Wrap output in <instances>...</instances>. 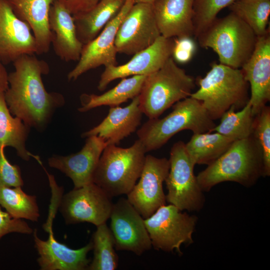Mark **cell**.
I'll return each instance as SVG.
<instances>
[{
  "instance_id": "ac0fdd59",
  "label": "cell",
  "mask_w": 270,
  "mask_h": 270,
  "mask_svg": "<svg viewBox=\"0 0 270 270\" xmlns=\"http://www.w3.org/2000/svg\"><path fill=\"white\" fill-rule=\"evenodd\" d=\"M84 145L78 152L68 156L54 155L48 160V166L70 178L74 188L93 182V176L101 154L108 145L100 138H86Z\"/></svg>"
},
{
  "instance_id": "ba28073f",
  "label": "cell",
  "mask_w": 270,
  "mask_h": 270,
  "mask_svg": "<svg viewBox=\"0 0 270 270\" xmlns=\"http://www.w3.org/2000/svg\"><path fill=\"white\" fill-rule=\"evenodd\" d=\"M170 170L165 180L166 200L180 210L198 211L205 199L194 168L196 165L188 153L185 143H174L170 151Z\"/></svg>"
},
{
  "instance_id": "603a6c76",
  "label": "cell",
  "mask_w": 270,
  "mask_h": 270,
  "mask_svg": "<svg viewBox=\"0 0 270 270\" xmlns=\"http://www.w3.org/2000/svg\"><path fill=\"white\" fill-rule=\"evenodd\" d=\"M6 0L16 16L30 27L36 44V54L47 53L52 38L49 28V12L54 0Z\"/></svg>"
},
{
  "instance_id": "4fadbf2b",
  "label": "cell",
  "mask_w": 270,
  "mask_h": 270,
  "mask_svg": "<svg viewBox=\"0 0 270 270\" xmlns=\"http://www.w3.org/2000/svg\"><path fill=\"white\" fill-rule=\"evenodd\" d=\"M110 218L116 250L140 256L152 248L144 218L127 198H120L113 204Z\"/></svg>"
},
{
  "instance_id": "8992f818",
  "label": "cell",
  "mask_w": 270,
  "mask_h": 270,
  "mask_svg": "<svg viewBox=\"0 0 270 270\" xmlns=\"http://www.w3.org/2000/svg\"><path fill=\"white\" fill-rule=\"evenodd\" d=\"M146 152L138 139L126 148L107 145L94 172L93 182L112 198L127 194L141 174Z\"/></svg>"
},
{
  "instance_id": "d4e9b609",
  "label": "cell",
  "mask_w": 270,
  "mask_h": 270,
  "mask_svg": "<svg viewBox=\"0 0 270 270\" xmlns=\"http://www.w3.org/2000/svg\"><path fill=\"white\" fill-rule=\"evenodd\" d=\"M146 76H134L122 78L116 86L100 95L82 94L78 112H84L102 106H118L130 99H133L139 95Z\"/></svg>"
},
{
  "instance_id": "7a4b0ae2",
  "label": "cell",
  "mask_w": 270,
  "mask_h": 270,
  "mask_svg": "<svg viewBox=\"0 0 270 270\" xmlns=\"http://www.w3.org/2000/svg\"><path fill=\"white\" fill-rule=\"evenodd\" d=\"M264 176L261 149L254 136L233 142L228 150L196 176L201 190L208 192L216 184L234 182L244 186Z\"/></svg>"
},
{
  "instance_id": "f1b7e54d",
  "label": "cell",
  "mask_w": 270,
  "mask_h": 270,
  "mask_svg": "<svg viewBox=\"0 0 270 270\" xmlns=\"http://www.w3.org/2000/svg\"><path fill=\"white\" fill-rule=\"evenodd\" d=\"M232 106L221 116L219 124L214 131L234 141L248 138L252 135L254 116L249 102L239 111Z\"/></svg>"
},
{
  "instance_id": "277c9868",
  "label": "cell",
  "mask_w": 270,
  "mask_h": 270,
  "mask_svg": "<svg viewBox=\"0 0 270 270\" xmlns=\"http://www.w3.org/2000/svg\"><path fill=\"white\" fill-rule=\"evenodd\" d=\"M200 46L212 49L220 62L241 68L252 56L258 36L240 17L232 12L216 18L196 38Z\"/></svg>"
},
{
  "instance_id": "52a82bcc",
  "label": "cell",
  "mask_w": 270,
  "mask_h": 270,
  "mask_svg": "<svg viewBox=\"0 0 270 270\" xmlns=\"http://www.w3.org/2000/svg\"><path fill=\"white\" fill-rule=\"evenodd\" d=\"M194 78L172 57L157 71L146 76L138 96L139 108L148 119L159 116L178 101L190 96Z\"/></svg>"
},
{
  "instance_id": "e0dca14e",
  "label": "cell",
  "mask_w": 270,
  "mask_h": 270,
  "mask_svg": "<svg viewBox=\"0 0 270 270\" xmlns=\"http://www.w3.org/2000/svg\"><path fill=\"white\" fill-rule=\"evenodd\" d=\"M250 85V104L254 116L270 100V34L258 36L254 50L240 68Z\"/></svg>"
},
{
  "instance_id": "9c48e42d",
  "label": "cell",
  "mask_w": 270,
  "mask_h": 270,
  "mask_svg": "<svg viewBox=\"0 0 270 270\" xmlns=\"http://www.w3.org/2000/svg\"><path fill=\"white\" fill-rule=\"evenodd\" d=\"M144 221L152 246L156 250H176L180 254L182 244L193 242L197 218L182 212L172 204L160 206Z\"/></svg>"
},
{
  "instance_id": "5bb4252c",
  "label": "cell",
  "mask_w": 270,
  "mask_h": 270,
  "mask_svg": "<svg viewBox=\"0 0 270 270\" xmlns=\"http://www.w3.org/2000/svg\"><path fill=\"white\" fill-rule=\"evenodd\" d=\"M134 4L132 0H126L116 16L94 40L84 45L78 64L68 74L69 81L75 80L84 73L101 66L116 65V36L121 22Z\"/></svg>"
},
{
  "instance_id": "7402d4cb",
  "label": "cell",
  "mask_w": 270,
  "mask_h": 270,
  "mask_svg": "<svg viewBox=\"0 0 270 270\" xmlns=\"http://www.w3.org/2000/svg\"><path fill=\"white\" fill-rule=\"evenodd\" d=\"M194 0H156L153 7L160 34L167 38L194 35Z\"/></svg>"
},
{
  "instance_id": "cb8c5ba5",
  "label": "cell",
  "mask_w": 270,
  "mask_h": 270,
  "mask_svg": "<svg viewBox=\"0 0 270 270\" xmlns=\"http://www.w3.org/2000/svg\"><path fill=\"white\" fill-rule=\"evenodd\" d=\"M126 0H100L88 12L72 16L78 39L84 44L94 40L119 12Z\"/></svg>"
},
{
  "instance_id": "44dd1931",
  "label": "cell",
  "mask_w": 270,
  "mask_h": 270,
  "mask_svg": "<svg viewBox=\"0 0 270 270\" xmlns=\"http://www.w3.org/2000/svg\"><path fill=\"white\" fill-rule=\"evenodd\" d=\"M48 24L56 55L66 62L78 61L84 44L78 38L72 15L58 0L50 6Z\"/></svg>"
},
{
  "instance_id": "83f0119b",
  "label": "cell",
  "mask_w": 270,
  "mask_h": 270,
  "mask_svg": "<svg viewBox=\"0 0 270 270\" xmlns=\"http://www.w3.org/2000/svg\"><path fill=\"white\" fill-rule=\"evenodd\" d=\"M0 205L14 218L37 222L40 216L36 196L24 192L20 186H0Z\"/></svg>"
},
{
  "instance_id": "3957f363",
  "label": "cell",
  "mask_w": 270,
  "mask_h": 270,
  "mask_svg": "<svg viewBox=\"0 0 270 270\" xmlns=\"http://www.w3.org/2000/svg\"><path fill=\"white\" fill-rule=\"evenodd\" d=\"M199 88L190 96L200 101L213 120L220 118L230 107L242 108L248 102L249 84L240 68L213 64L203 77L197 80Z\"/></svg>"
},
{
  "instance_id": "f546056e",
  "label": "cell",
  "mask_w": 270,
  "mask_h": 270,
  "mask_svg": "<svg viewBox=\"0 0 270 270\" xmlns=\"http://www.w3.org/2000/svg\"><path fill=\"white\" fill-rule=\"evenodd\" d=\"M92 240L94 257L87 270H116L118 264V257L114 250L113 235L106 222L96 226Z\"/></svg>"
},
{
  "instance_id": "30bf717a",
  "label": "cell",
  "mask_w": 270,
  "mask_h": 270,
  "mask_svg": "<svg viewBox=\"0 0 270 270\" xmlns=\"http://www.w3.org/2000/svg\"><path fill=\"white\" fill-rule=\"evenodd\" d=\"M112 197L94 182L68 192L60 202V210L67 224L87 222L96 226L110 218Z\"/></svg>"
},
{
  "instance_id": "1f68e13d",
  "label": "cell",
  "mask_w": 270,
  "mask_h": 270,
  "mask_svg": "<svg viewBox=\"0 0 270 270\" xmlns=\"http://www.w3.org/2000/svg\"><path fill=\"white\" fill-rule=\"evenodd\" d=\"M237 0H194L193 10L194 36H198L216 18L224 8L229 6Z\"/></svg>"
},
{
  "instance_id": "8d00e7d4",
  "label": "cell",
  "mask_w": 270,
  "mask_h": 270,
  "mask_svg": "<svg viewBox=\"0 0 270 270\" xmlns=\"http://www.w3.org/2000/svg\"><path fill=\"white\" fill-rule=\"evenodd\" d=\"M72 16L84 13L92 9L100 0H58Z\"/></svg>"
},
{
  "instance_id": "9a60e30c",
  "label": "cell",
  "mask_w": 270,
  "mask_h": 270,
  "mask_svg": "<svg viewBox=\"0 0 270 270\" xmlns=\"http://www.w3.org/2000/svg\"><path fill=\"white\" fill-rule=\"evenodd\" d=\"M174 38L159 36L150 46L136 54L126 63L105 67L98 85L104 90L112 81L134 76H148L157 71L172 56Z\"/></svg>"
},
{
  "instance_id": "7c38bea8",
  "label": "cell",
  "mask_w": 270,
  "mask_h": 270,
  "mask_svg": "<svg viewBox=\"0 0 270 270\" xmlns=\"http://www.w3.org/2000/svg\"><path fill=\"white\" fill-rule=\"evenodd\" d=\"M169 170V160L146 156L139 181L126 194L128 200L144 219L166 204L162 184Z\"/></svg>"
},
{
  "instance_id": "2e32d148",
  "label": "cell",
  "mask_w": 270,
  "mask_h": 270,
  "mask_svg": "<svg viewBox=\"0 0 270 270\" xmlns=\"http://www.w3.org/2000/svg\"><path fill=\"white\" fill-rule=\"evenodd\" d=\"M36 52L29 26L16 16L6 0H0V62L8 64L22 55Z\"/></svg>"
},
{
  "instance_id": "4dcf8cb0",
  "label": "cell",
  "mask_w": 270,
  "mask_h": 270,
  "mask_svg": "<svg viewBox=\"0 0 270 270\" xmlns=\"http://www.w3.org/2000/svg\"><path fill=\"white\" fill-rule=\"evenodd\" d=\"M228 7L258 36L270 32L267 26L270 14V0H237Z\"/></svg>"
},
{
  "instance_id": "5b68a950",
  "label": "cell",
  "mask_w": 270,
  "mask_h": 270,
  "mask_svg": "<svg viewBox=\"0 0 270 270\" xmlns=\"http://www.w3.org/2000/svg\"><path fill=\"white\" fill-rule=\"evenodd\" d=\"M216 126L201 102L189 96L174 104L172 112L164 118L148 119L136 134L147 152L160 148L183 130L210 132Z\"/></svg>"
},
{
  "instance_id": "8fae6325",
  "label": "cell",
  "mask_w": 270,
  "mask_h": 270,
  "mask_svg": "<svg viewBox=\"0 0 270 270\" xmlns=\"http://www.w3.org/2000/svg\"><path fill=\"white\" fill-rule=\"evenodd\" d=\"M161 36L152 4H134L121 22L115 39L118 52L127 55L150 46Z\"/></svg>"
},
{
  "instance_id": "e575fe53",
  "label": "cell",
  "mask_w": 270,
  "mask_h": 270,
  "mask_svg": "<svg viewBox=\"0 0 270 270\" xmlns=\"http://www.w3.org/2000/svg\"><path fill=\"white\" fill-rule=\"evenodd\" d=\"M12 232L30 234L33 230L24 220L13 218L8 212L2 211L0 206V240Z\"/></svg>"
},
{
  "instance_id": "836d02e7",
  "label": "cell",
  "mask_w": 270,
  "mask_h": 270,
  "mask_svg": "<svg viewBox=\"0 0 270 270\" xmlns=\"http://www.w3.org/2000/svg\"><path fill=\"white\" fill-rule=\"evenodd\" d=\"M4 147H0V186L9 187L24 185L20 167L12 164L4 154Z\"/></svg>"
},
{
  "instance_id": "484cf974",
  "label": "cell",
  "mask_w": 270,
  "mask_h": 270,
  "mask_svg": "<svg viewBox=\"0 0 270 270\" xmlns=\"http://www.w3.org/2000/svg\"><path fill=\"white\" fill-rule=\"evenodd\" d=\"M30 128L20 118L10 113L4 93L0 94V147H12L22 160L28 161L35 156L26 148Z\"/></svg>"
},
{
  "instance_id": "f35d334b",
  "label": "cell",
  "mask_w": 270,
  "mask_h": 270,
  "mask_svg": "<svg viewBox=\"0 0 270 270\" xmlns=\"http://www.w3.org/2000/svg\"><path fill=\"white\" fill-rule=\"evenodd\" d=\"M134 4L138 2L153 4L156 0H132Z\"/></svg>"
},
{
  "instance_id": "4316f807",
  "label": "cell",
  "mask_w": 270,
  "mask_h": 270,
  "mask_svg": "<svg viewBox=\"0 0 270 270\" xmlns=\"http://www.w3.org/2000/svg\"><path fill=\"white\" fill-rule=\"evenodd\" d=\"M233 142L216 132L193 134L185 146L195 164L209 165L224 154Z\"/></svg>"
},
{
  "instance_id": "d6a6232c",
  "label": "cell",
  "mask_w": 270,
  "mask_h": 270,
  "mask_svg": "<svg viewBox=\"0 0 270 270\" xmlns=\"http://www.w3.org/2000/svg\"><path fill=\"white\" fill-rule=\"evenodd\" d=\"M252 136L262 152L264 176H270V108L265 106L254 116Z\"/></svg>"
},
{
  "instance_id": "ffe728a7",
  "label": "cell",
  "mask_w": 270,
  "mask_h": 270,
  "mask_svg": "<svg viewBox=\"0 0 270 270\" xmlns=\"http://www.w3.org/2000/svg\"><path fill=\"white\" fill-rule=\"evenodd\" d=\"M142 114L136 96L125 107H110L108 114L100 124L81 136L84 138L95 136L104 140L108 145H117L136 130L140 124Z\"/></svg>"
},
{
  "instance_id": "d590c367",
  "label": "cell",
  "mask_w": 270,
  "mask_h": 270,
  "mask_svg": "<svg viewBox=\"0 0 270 270\" xmlns=\"http://www.w3.org/2000/svg\"><path fill=\"white\" fill-rule=\"evenodd\" d=\"M172 58L180 64L188 62L196 51V44L190 36L174 38Z\"/></svg>"
},
{
  "instance_id": "74e56055",
  "label": "cell",
  "mask_w": 270,
  "mask_h": 270,
  "mask_svg": "<svg viewBox=\"0 0 270 270\" xmlns=\"http://www.w3.org/2000/svg\"><path fill=\"white\" fill-rule=\"evenodd\" d=\"M8 74L4 64L0 62V94L8 88Z\"/></svg>"
},
{
  "instance_id": "6da1fadb",
  "label": "cell",
  "mask_w": 270,
  "mask_h": 270,
  "mask_svg": "<svg viewBox=\"0 0 270 270\" xmlns=\"http://www.w3.org/2000/svg\"><path fill=\"white\" fill-rule=\"evenodd\" d=\"M12 63L14 70L8 74V86L4 92L8 107L30 128L42 130L64 104V97L46 90L42 76L48 74L50 68L44 60L34 54H24Z\"/></svg>"
},
{
  "instance_id": "d6986e66",
  "label": "cell",
  "mask_w": 270,
  "mask_h": 270,
  "mask_svg": "<svg viewBox=\"0 0 270 270\" xmlns=\"http://www.w3.org/2000/svg\"><path fill=\"white\" fill-rule=\"evenodd\" d=\"M47 240H41L36 230L33 232L34 246L38 254L37 262L41 270H84L90 262L87 256L92 250V240L78 249H72L60 242L50 230Z\"/></svg>"
}]
</instances>
